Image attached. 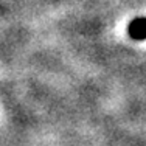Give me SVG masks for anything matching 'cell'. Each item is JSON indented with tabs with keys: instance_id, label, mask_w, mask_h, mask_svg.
<instances>
[{
	"instance_id": "obj_1",
	"label": "cell",
	"mask_w": 146,
	"mask_h": 146,
	"mask_svg": "<svg viewBox=\"0 0 146 146\" xmlns=\"http://www.w3.org/2000/svg\"><path fill=\"white\" fill-rule=\"evenodd\" d=\"M127 33L135 40H145L146 39V17L134 19L127 27Z\"/></svg>"
}]
</instances>
